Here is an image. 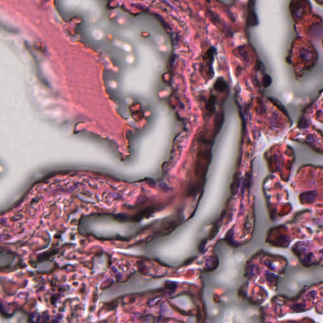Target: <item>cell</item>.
<instances>
[{
	"label": "cell",
	"instance_id": "6da1fadb",
	"mask_svg": "<svg viewBox=\"0 0 323 323\" xmlns=\"http://www.w3.org/2000/svg\"><path fill=\"white\" fill-rule=\"evenodd\" d=\"M255 0H249L247 6V25L256 26L258 24L257 18L255 12Z\"/></svg>",
	"mask_w": 323,
	"mask_h": 323
},
{
	"label": "cell",
	"instance_id": "7a4b0ae2",
	"mask_svg": "<svg viewBox=\"0 0 323 323\" xmlns=\"http://www.w3.org/2000/svg\"><path fill=\"white\" fill-rule=\"evenodd\" d=\"M227 87L228 85L227 82L223 78H218L216 80L214 84V88L216 91L220 92H224L225 90H227Z\"/></svg>",
	"mask_w": 323,
	"mask_h": 323
},
{
	"label": "cell",
	"instance_id": "3957f363",
	"mask_svg": "<svg viewBox=\"0 0 323 323\" xmlns=\"http://www.w3.org/2000/svg\"><path fill=\"white\" fill-rule=\"evenodd\" d=\"M215 97L213 95H211L210 98H209V100H208V110H209V112L212 114L213 112H214V109H215Z\"/></svg>",
	"mask_w": 323,
	"mask_h": 323
}]
</instances>
